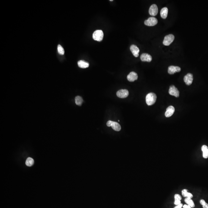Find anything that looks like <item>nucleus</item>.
Listing matches in <instances>:
<instances>
[{
    "mask_svg": "<svg viewBox=\"0 0 208 208\" xmlns=\"http://www.w3.org/2000/svg\"><path fill=\"white\" fill-rule=\"evenodd\" d=\"M157 96L155 93H150L147 94L146 97V101L147 105L151 106L154 104L157 100Z\"/></svg>",
    "mask_w": 208,
    "mask_h": 208,
    "instance_id": "1",
    "label": "nucleus"
},
{
    "mask_svg": "<svg viewBox=\"0 0 208 208\" xmlns=\"http://www.w3.org/2000/svg\"><path fill=\"white\" fill-rule=\"evenodd\" d=\"M104 34L103 31L101 30L96 31L93 33V38L94 40L98 41H101L103 38Z\"/></svg>",
    "mask_w": 208,
    "mask_h": 208,
    "instance_id": "2",
    "label": "nucleus"
},
{
    "mask_svg": "<svg viewBox=\"0 0 208 208\" xmlns=\"http://www.w3.org/2000/svg\"><path fill=\"white\" fill-rule=\"evenodd\" d=\"M106 125L108 127H111L113 130L116 131H120L121 129V127L120 125L118 123L116 122H113V121L109 120L107 122Z\"/></svg>",
    "mask_w": 208,
    "mask_h": 208,
    "instance_id": "3",
    "label": "nucleus"
},
{
    "mask_svg": "<svg viewBox=\"0 0 208 208\" xmlns=\"http://www.w3.org/2000/svg\"><path fill=\"white\" fill-rule=\"evenodd\" d=\"M175 37L173 34H169L165 36L163 40V44L165 46H169L174 41Z\"/></svg>",
    "mask_w": 208,
    "mask_h": 208,
    "instance_id": "4",
    "label": "nucleus"
},
{
    "mask_svg": "<svg viewBox=\"0 0 208 208\" xmlns=\"http://www.w3.org/2000/svg\"><path fill=\"white\" fill-rule=\"evenodd\" d=\"M158 23L157 19L154 17H150L144 21V24L149 26L155 25Z\"/></svg>",
    "mask_w": 208,
    "mask_h": 208,
    "instance_id": "5",
    "label": "nucleus"
},
{
    "mask_svg": "<svg viewBox=\"0 0 208 208\" xmlns=\"http://www.w3.org/2000/svg\"><path fill=\"white\" fill-rule=\"evenodd\" d=\"M117 96L120 98H126L129 95V92L128 90L126 89L120 90L117 91L116 93Z\"/></svg>",
    "mask_w": 208,
    "mask_h": 208,
    "instance_id": "6",
    "label": "nucleus"
},
{
    "mask_svg": "<svg viewBox=\"0 0 208 208\" xmlns=\"http://www.w3.org/2000/svg\"><path fill=\"white\" fill-rule=\"evenodd\" d=\"M169 93L171 95L173 96L178 98L179 96V92L178 89L174 85H171L170 86L169 90Z\"/></svg>",
    "mask_w": 208,
    "mask_h": 208,
    "instance_id": "7",
    "label": "nucleus"
},
{
    "mask_svg": "<svg viewBox=\"0 0 208 208\" xmlns=\"http://www.w3.org/2000/svg\"><path fill=\"white\" fill-rule=\"evenodd\" d=\"M193 81V76L191 73H188L184 77V81L187 85H190L192 84Z\"/></svg>",
    "mask_w": 208,
    "mask_h": 208,
    "instance_id": "8",
    "label": "nucleus"
},
{
    "mask_svg": "<svg viewBox=\"0 0 208 208\" xmlns=\"http://www.w3.org/2000/svg\"><path fill=\"white\" fill-rule=\"evenodd\" d=\"M158 12V8L156 4H153L150 6L149 13L151 16H155Z\"/></svg>",
    "mask_w": 208,
    "mask_h": 208,
    "instance_id": "9",
    "label": "nucleus"
},
{
    "mask_svg": "<svg viewBox=\"0 0 208 208\" xmlns=\"http://www.w3.org/2000/svg\"><path fill=\"white\" fill-rule=\"evenodd\" d=\"M181 68L178 66H169L168 68V73L170 74H173L176 72H179L181 71Z\"/></svg>",
    "mask_w": 208,
    "mask_h": 208,
    "instance_id": "10",
    "label": "nucleus"
},
{
    "mask_svg": "<svg viewBox=\"0 0 208 208\" xmlns=\"http://www.w3.org/2000/svg\"><path fill=\"white\" fill-rule=\"evenodd\" d=\"M138 74L134 72H131L128 75L127 78L128 81L130 82H133L138 79Z\"/></svg>",
    "mask_w": 208,
    "mask_h": 208,
    "instance_id": "11",
    "label": "nucleus"
},
{
    "mask_svg": "<svg viewBox=\"0 0 208 208\" xmlns=\"http://www.w3.org/2000/svg\"><path fill=\"white\" fill-rule=\"evenodd\" d=\"M175 108L173 106H169L166 109V111L165 113V116L166 117H169L171 116L175 112Z\"/></svg>",
    "mask_w": 208,
    "mask_h": 208,
    "instance_id": "12",
    "label": "nucleus"
},
{
    "mask_svg": "<svg viewBox=\"0 0 208 208\" xmlns=\"http://www.w3.org/2000/svg\"><path fill=\"white\" fill-rule=\"evenodd\" d=\"M130 49L134 56L135 57H138V56L139 52H140V50L137 46L135 45H132L130 47Z\"/></svg>",
    "mask_w": 208,
    "mask_h": 208,
    "instance_id": "13",
    "label": "nucleus"
},
{
    "mask_svg": "<svg viewBox=\"0 0 208 208\" xmlns=\"http://www.w3.org/2000/svg\"><path fill=\"white\" fill-rule=\"evenodd\" d=\"M140 59L141 61H146V62H150L152 61V56L149 54L147 53H143L141 55Z\"/></svg>",
    "mask_w": 208,
    "mask_h": 208,
    "instance_id": "14",
    "label": "nucleus"
},
{
    "mask_svg": "<svg viewBox=\"0 0 208 208\" xmlns=\"http://www.w3.org/2000/svg\"><path fill=\"white\" fill-rule=\"evenodd\" d=\"M78 64L79 67L82 68H86L89 66V63L84 61H79L78 62Z\"/></svg>",
    "mask_w": 208,
    "mask_h": 208,
    "instance_id": "15",
    "label": "nucleus"
},
{
    "mask_svg": "<svg viewBox=\"0 0 208 208\" xmlns=\"http://www.w3.org/2000/svg\"><path fill=\"white\" fill-rule=\"evenodd\" d=\"M168 13V9L167 8H165L162 9L160 12V15L161 17L163 19H166L167 17Z\"/></svg>",
    "mask_w": 208,
    "mask_h": 208,
    "instance_id": "16",
    "label": "nucleus"
},
{
    "mask_svg": "<svg viewBox=\"0 0 208 208\" xmlns=\"http://www.w3.org/2000/svg\"><path fill=\"white\" fill-rule=\"evenodd\" d=\"M185 202L186 203L188 204V205L191 206V207H194L195 206V205L193 202V201L192 200L191 198L189 197H187L185 199Z\"/></svg>",
    "mask_w": 208,
    "mask_h": 208,
    "instance_id": "17",
    "label": "nucleus"
},
{
    "mask_svg": "<svg viewBox=\"0 0 208 208\" xmlns=\"http://www.w3.org/2000/svg\"><path fill=\"white\" fill-rule=\"evenodd\" d=\"M182 195L183 197L190 198H192L193 197V195L190 193L188 192L187 189H184L182 190Z\"/></svg>",
    "mask_w": 208,
    "mask_h": 208,
    "instance_id": "18",
    "label": "nucleus"
},
{
    "mask_svg": "<svg viewBox=\"0 0 208 208\" xmlns=\"http://www.w3.org/2000/svg\"><path fill=\"white\" fill-rule=\"evenodd\" d=\"M75 103L77 105L81 106L83 102L82 98L80 96H77L75 98Z\"/></svg>",
    "mask_w": 208,
    "mask_h": 208,
    "instance_id": "19",
    "label": "nucleus"
},
{
    "mask_svg": "<svg viewBox=\"0 0 208 208\" xmlns=\"http://www.w3.org/2000/svg\"><path fill=\"white\" fill-rule=\"evenodd\" d=\"M34 160L31 158L29 157L27 158L25 162V164L28 166H31L33 165Z\"/></svg>",
    "mask_w": 208,
    "mask_h": 208,
    "instance_id": "20",
    "label": "nucleus"
},
{
    "mask_svg": "<svg viewBox=\"0 0 208 208\" xmlns=\"http://www.w3.org/2000/svg\"><path fill=\"white\" fill-rule=\"evenodd\" d=\"M57 50H58V53L61 55H63L65 53V51L63 47L60 45H58L57 47Z\"/></svg>",
    "mask_w": 208,
    "mask_h": 208,
    "instance_id": "21",
    "label": "nucleus"
},
{
    "mask_svg": "<svg viewBox=\"0 0 208 208\" xmlns=\"http://www.w3.org/2000/svg\"><path fill=\"white\" fill-rule=\"evenodd\" d=\"M200 203L203 206V208H208V204L206 203L204 200L202 199V200H200Z\"/></svg>",
    "mask_w": 208,
    "mask_h": 208,
    "instance_id": "22",
    "label": "nucleus"
},
{
    "mask_svg": "<svg viewBox=\"0 0 208 208\" xmlns=\"http://www.w3.org/2000/svg\"><path fill=\"white\" fill-rule=\"evenodd\" d=\"M203 157L204 158H208V149L203 152Z\"/></svg>",
    "mask_w": 208,
    "mask_h": 208,
    "instance_id": "23",
    "label": "nucleus"
},
{
    "mask_svg": "<svg viewBox=\"0 0 208 208\" xmlns=\"http://www.w3.org/2000/svg\"><path fill=\"white\" fill-rule=\"evenodd\" d=\"M174 198H175V200H181L182 199L181 196L178 194L175 195Z\"/></svg>",
    "mask_w": 208,
    "mask_h": 208,
    "instance_id": "24",
    "label": "nucleus"
},
{
    "mask_svg": "<svg viewBox=\"0 0 208 208\" xmlns=\"http://www.w3.org/2000/svg\"><path fill=\"white\" fill-rule=\"evenodd\" d=\"M208 149V148L207 146H206V145H204L202 146V149H202V152H203V151L206 150Z\"/></svg>",
    "mask_w": 208,
    "mask_h": 208,
    "instance_id": "25",
    "label": "nucleus"
},
{
    "mask_svg": "<svg viewBox=\"0 0 208 208\" xmlns=\"http://www.w3.org/2000/svg\"><path fill=\"white\" fill-rule=\"evenodd\" d=\"M181 203V201L180 200H175L174 202V204L176 205H179Z\"/></svg>",
    "mask_w": 208,
    "mask_h": 208,
    "instance_id": "26",
    "label": "nucleus"
},
{
    "mask_svg": "<svg viewBox=\"0 0 208 208\" xmlns=\"http://www.w3.org/2000/svg\"><path fill=\"white\" fill-rule=\"evenodd\" d=\"M182 206H183V204L182 203H180L179 205H177L176 206L174 207V208H182Z\"/></svg>",
    "mask_w": 208,
    "mask_h": 208,
    "instance_id": "27",
    "label": "nucleus"
},
{
    "mask_svg": "<svg viewBox=\"0 0 208 208\" xmlns=\"http://www.w3.org/2000/svg\"><path fill=\"white\" fill-rule=\"evenodd\" d=\"M184 208H192L191 206H190L189 205H185L183 206Z\"/></svg>",
    "mask_w": 208,
    "mask_h": 208,
    "instance_id": "28",
    "label": "nucleus"
},
{
    "mask_svg": "<svg viewBox=\"0 0 208 208\" xmlns=\"http://www.w3.org/2000/svg\"><path fill=\"white\" fill-rule=\"evenodd\" d=\"M110 1H113V0H110Z\"/></svg>",
    "mask_w": 208,
    "mask_h": 208,
    "instance_id": "29",
    "label": "nucleus"
}]
</instances>
